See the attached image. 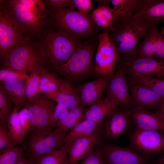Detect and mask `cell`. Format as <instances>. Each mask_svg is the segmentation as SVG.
Returning a JSON list of instances; mask_svg holds the SVG:
<instances>
[{
    "instance_id": "1",
    "label": "cell",
    "mask_w": 164,
    "mask_h": 164,
    "mask_svg": "<svg viewBox=\"0 0 164 164\" xmlns=\"http://www.w3.org/2000/svg\"><path fill=\"white\" fill-rule=\"evenodd\" d=\"M157 25L132 17L111 26L108 30L109 36L118 52V67L122 66L135 59L139 41L151 29Z\"/></svg>"
},
{
    "instance_id": "2",
    "label": "cell",
    "mask_w": 164,
    "mask_h": 164,
    "mask_svg": "<svg viewBox=\"0 0 164 164\" xmlns=\"http://www.w3.org/2000/svg\"><path fill=\"white\" fill-rule=\"evenodd\" d=\"M0 8L16 22L25 34H39L48 22L49 12L42 1H1Z\"/></svg>"
},
{
    "instance_id": "3",
    "label": "cell",
    "mask_w": 164,
    "mask_h": 164,
    "mask_svg": "<svg viewBox=\"0 0 164 164\" xmlns=\"http://www.w3.org/2000/svg\"><path fill=\"white\" fill-rule=\"evenodd\" d=\"M36 49L43 63L56 70L66 63L80 41L52 28L45 32Z\"/></svg>"
},
{
    "instance_id": "4",
    "label": "cell",
    "mask_w": 164,
    "mask_h": 164,
    "mask_svg": "<svg viewBox=\"0 0 164 164\" xmlns=\"http://www.w3.org/2000/svg\"><path fill=\"white\" fill-rule=\"evenodd\" d=\"M69 8L49 13V19L56 31L66 33L77 40L87 38L96 28L91 14L85 15Z\"/></svg>"
},
{
    "instance_id": "5",
    "label": "cell",
    "mask_w": 164,
    "mask_h": 164,
    "mask_svg": "<svg viewBox=\"0 0 164 164\" xmlns=\"http://www.w3.org/2000/svg\"><path fill=\"white\" fill-rule=\"evenodd\" d=\"M94 52L93 45L80 42L67 61L55 70L69 82L83 79L94 72Z\"/></svg>"
},
{
    "instance_id": "6",
    "label": "cell",
    "mask_w": 164,
    "mask_h": 164,
    "mask_svg": "<svg viewBox=\"0 0 164 164\" xmlns=\"http://www.w3.org/2000/svg\"><path fill=\"white\" fill-rule=\"evenodd\" d=\"M4 68L27 73L44 67L43 63L37 51L28 41H22L4 59Z\"/></svg>"
},
{
    "instance_id": "7",
    "label": "cell",
    "mask_w": 164,
    "mask_h": 164,
    "mask_svg": "<svg viewBox=\"0 0 164 164\" xmlns=\"http://www.w3.org/2000/svg\"><path fill=\"white\" fill-rule=\"evenodd\" d=\"M55 128L33 131L25 145L27 156L33 162L51 152L58 150L64 145Z\"/></svg>"
},
{
    "instance_id": "8",
    "label": "cell",
    "mask_w": 164,
    "mask_h": 164,
    "mask_svg": "<svg viewBox=\"0 0 164 164\" xmlns=\"http://www.w3.org/2000/svg\"><path fill=\"white\" fill-rule=\"evenodd\" d=\"M130 147L145 157L164 152V134L136 128L129 135Z\"/></svg>"
},
{
    "instance_id": "9",
    "label": "cell",
    "mask_w": 164,
    "mask_h": 164,
    "mask_svg": "<svg viewBox=\"0 0 164 164\" xmlns=\"http://www.w3.org/2000/svg\"><path fill=\"white\" fill-rule=\"evenodd\" d=\"M98 44L94 58V72L98 76H111L118 61L117 50L108 30L97 35Z\"/></svg>"
},
{
    "instance_id": "10",
    "label": "cell",
    "mask_w": 164,
    "mask_h": 164,
    "mask_svg": "<svg viewBox=\"0 0 164 164\" xmlns=\"http://www.w3.org/2000/svg\"><path fill=\"white\" fill-rule=\"evenodd\" d=\"M56 105L46 95L38 94L31 101L26 104L32 124V131H40L50 128Z\"/></svg>"
},
{
    "instance_id": "11",
    "label": "cell",
    "mask_w": 164,
    "mask_h": 164,
    "mask_svg": "<svg viewBox=\"0 0 164 164\" xmlns=\"http://www.w3.org/2000/svg\"><path fill=\"white\" fill-rule=\"evenodd\" d=\"M0 55L4 59L25 37L20 27L2 8L0 12Z\"/></svg>"
},
{
    "instance_id": "12",
    "label": "cell",
    "mask_w": 164,
    "mask_h": 164,
    "mask_svg": "<svg viewBox=\"0 0 164 164\" xmlns=\"http://www.w3.org/2000/svg\"><path fill=\"white\" fill-rule=\"evenodd\" d=\"M105 164H147L146 158L130 148L107 145L101 148Z\"/></svg>"
},
{
    "instance_id": "13",
    "label": "cell",
    "mask_w": 164,
    "mask_h": 164,
    "mask_svg": "<svg viewBox=\"0 0 164 164\" xmlns=\"http://www.w3.org/2000/svg\"><path fill=\"white\" fill-rule=\"evenodd\" d=\"M118 67L131 75L164 78V62L158 58H136Z\"/></svg>"
},
{
    "instance_id": "14",
    "label": "cell",
    "mask_w": 164,
    "mask_h": 164,
    "mask_svg": "<svg viewBox=\"0 0 164 164\" xmlns=\"http://www.w3.org/2000/svg\"><path fill=\"white\" fill-rule=\"evenodd\" d=\"M124 73L119 68L111 75L107 87L104 97L114 101L119 105L129 108L132 99L128 92Z\"/></svg>"
},
{
    "instance_id": "15",
    "label": "cell",
    "mask_w": 164,
    "mask_h": 164,
    "mask_svg": "<svg viewBox=\"0 0 164 164\" xmlns=\"http://www.w3.org/2000/svg\"><path fill=\"white\" fill-rule=\"evenodd\" d=\"M102 133L107 139L116 140L127 131L131 120L127 111L118 108L106 118Z\"/></svg>"
},
{
    "instance_id": "16",
    "label": "cell",
    "mask_w": 164,
    "mask_h": 164,
    "mask_svg": "<svg viewBox=\"0 0 164 164\" xmlns=\"http://www.w3.org/2000/svg\"><path fill=\"white\" fill-rule=\"evenodd\" d=\"M102 134L101 125L89 135L82 138L69 144L68 164H78L91 150L92 147L99 143Z\"/></svg>"
},
{
    "instance_id": "17",
    "label": "cell",
    "mask_w": 164,
    "mask_h": 164,
    "mask_svg": "<svg viewBox=\"0 0 164 164\" xmlns=\"http://www.w3.org/2000/svg\"><path fill=\"white\" fill-rule=\"evenodd\" d=\"M127 111L131 121L136 128L158 131L164 134V121L157 116L155 113L138 106L130 108Z\"/></svg>"
},
{
    "instance_id": "18",
    "label": "cell",
    "mask_w": 164,
    "mask_h": 164,
    "mask_svg": "<svg viewBox=\"0 0 164 164\" xmlns=\"http://www.w3.org/2000/svg\"><path fill=\"white\" fill-rule=\"evenodd\" d=\"M132 17L157 24L164 22V0H140Z\"/></svg>"
},
{
    "instance_id": "19",
    "label": "cell",
    "mask_w": 164,
    "mask_h": 164,
    "mask_svg": "<svg viewBox=\"0 0 164 164\" xmlns=\"http://www.w3.org/2000/svg\"><path fill=\"white\" fill-rule=\"evenodd\" d=\"M59 85L55 91L46 93L50 99L60 104L69 110L80 105L79 94L77 88L66 79L59 78Z\"/></svg>"
},
{
    "instance_id": "20",
    "label": "cell",
    "mask_w": 164,
    "mask_h": 164,
    "mask_svg": "<svg viewBox=\"0 0 164 164\" xmlns=\"http://www.w3.org/2000/svg\"><path fill=\"white\" fill-rule=\"evenodd\" d=\"M104 76L87 82L77 88L79 94L80 105L83 107L90 105L101 98L109 80Z\"/></svg>"
},
{
    "instance_id": "21",
    "label": "cell",
    "mask_w": 164,
    "mask_h": 164,
    "mask_svg": "<svg viewBox=\"0 0 164 164\" xmlns=\"http://www.w3.org/2000/svg\"><path fill=\"white\" fill-rule=\"evenodd\" d=\"M131 90L137 106L152 107L160 104L164 97L136 82L131 84Z\"/></svg>"
},
{
    "instance_id": "22",
    "label": "cell",
    "mask_w": 164,
    "mask_h": 164,
    "mask_svg": "<svg viewBox=\"0 0 164 164\" xmlns=\"http://www.w3.org/2000/svg\"><path fill=\"white\" fill-rule=\"evenodd\" d=\"M113 100L104 97L98 100L91 105L84 112V118L101 122L114 111L118 106Z\"/></svg>"
},
{
    "instance_id": "23",
    "label": "cell",
    "mask_w": 164,
    "mask_h": 164,
    "mask_svg": "<svg viewBox=\"0 0 164 164\" xmlns=\"http://www.w3.org/2000/svg\"><path fill=\"white\" fill-rule=\"evenodd\" d=\"M1 87L13 103L14 109L18 111L27 102L25 93V84L22 80L2 82Z\"/></svg>"
},
{
    "instance_id": "24",
    "label": "cell",
    "mask_w": 164,
    "mask_h": 164,
    "mask_svg": "<svg viewBox=\"0 0 164 164\" xmlns=\"http://www.w3.org/2000/svg\"><path fill=\"white\" fill-rule=\"evenodd\" d=\"M110 1L114 13V19L111 26L131 18L140 1V0Z\"/></svg>"
},
{
    "instance_id": "25",
    "label": "cell",
    "mask_w": 164,
    "mask_h": 164,
    "mask_svg": "<svg viewBox=\"0 0 164 164\" xmlns=\"http://www.w3.org/2000/svg\"><path fill=\"white\" fill-rule=\"evenodd\" d=\"M84 108L80 105L69 110L67 115L57 122L55 128L62 138L85 119Z\"/></svg>"
},
{
    "instance_id": "26",
    "label": "cell",
    "mask_w": 164,
    "mask_h": 164,
    "mask_svg": "<svg viewBox=\"0 0 164 164\" xmlns=\"http://www.w3.org/2000/svg\"><path fill=\"white\" fill-rule=\"evenodd\" d=\"M101 122L87 119L77 124L68 134L61 138L63 145L69 144L78 139L87 136L94 132Z\"/></svg>"
},
{
    "instance_id": "27",
    "label": "cell",
    "mask_w": 164,
    "mask_h": 164,
    "mask_svg": "<svg viewBox=\"0 0 164 164\" xmlns=\"http://www.w3.org/2000/svg\"><path fill=\"white\" fill-rule=\"evenodd\" d=\"M99 4L91 14L93 20L96 25L109 29L114 19V13L112 8L109 6L110 0H97Z\"/></svg>"
},
{
    "instance_id": "28",
    "label": "cell",
    "mask_w": 164,
    "mask_h": 164,
    "mask_svg": "<svg viewBox=\"0 0 164 164\" xmlns=\"http://www.w3.org/2000/svg\"><path fill=\"white\" fill-rule=\"evenodd\" d=\"M69 144L64 145L60 149L51 152L39 158L36 164H68Z\"/></svg>"
},
{
    "instance_id": "29",
    "label": "cell",
    "mask_w": 164,
    "mask_h": 164,
    "mask_svg": "<svg viewBox=\"0 0 164 164\" xmlns=\"http://www.w3.org/2000/svg\"><path fill=\"white\" fill-rule=\"evenodd\" d=\"M7 123L9 134L15 145L21 143L24 138L18 111L14 108Z\"/></svg>"
},
{
    "instance_id": "30",
    "label": "cell",
    "mask_w": 164,
    "mask_h": 164,
    "mask_svg": "<svg viewBox=\"0 0 164 164\" xmlns=\"http://www.w3.org/2000/svg\"><path fill=\"white\" fill-rule=\"evenodd\" d=\"M44 67L31 73L25 83V93L27 102L33 100L39 93V83L41 70Z\"/></svg>"
},
{
    "instance_id": "31",
    "label": "cell",
    "mask_w": 164,
    "mask_h": 164,
    "mask_svg": "<svg viewBox=\"0 0 164 164\" xmlns=\"http://www.w3.org/2000/svg\"><path fill=\"white\" fill-rule=\"evenodd\" d=\"M132 75L135 82L150 89L164 97V78Z\"/></svg>"
},
{
    "instance_id": "32",
    "label": "cell",
    "mask_w": 164,
    "mask_h": 164,
    "mask_svg": "<svg viewBox=\"0 0 164 164\" xmlns=\"http://www.w3.org/2000/svg\"><path fill=\"white\" fill-rule=\"evenodd\" d=\"M59 85V78L53 73L44 68L41 71L39 80V93L46 94L56 90Z\"/></svg>"
},
{
    "instance_id": "33",
    "label": "cell",
    "mask_w": 164,
    "mask_h": 164,
    "mask_svg": "<svg viewBox=\"0 0 164 164\" xmlns=\"http://www.w3.org/2000/svg\"><path fill=\"white\" fill-rule=\"evenodd\" d=\"M25 148L23 145L21 147H9L2 150L0 151V164H15L23 154Z\"/></svg>"
},
{
    "instance_id": "34",
    "label": "cell",
    "mask_w": 164,
    "mask_h": 164,
    "mask_svg": "<svg viewBox=\"0 0 164 164\" xmlns=\"http://www.w3.org/2000/svg\"><path fill=\"white\" fill-rule=\"evenodd\" d=\"M151 31L155 57L164 62V36L159 32L157 26L152 28Z\"/></svg>"
},
{
    "instance_id": "35",
    "label": "cell",
    "mask_w": 164,
    "mask_h": 164,
    "mask_svg": "<svg viewBox=\"0 0 164 164\" xmlns=\"http://www.w3.org/2000/svg\"><path fill=\"white\" fill-rule=\"evenodd\" d=\"M11 100L2 88L0 87V122L5 123L13 110H12Z\"/></svg>"
},
{
    "instance_id": "36",
    "label": "cell",
    "mask_w": 164,
    "mask_h": 164,
    "mask_svg": "<svg viewBox=\"0 0 164 164\" xmlns=\"http://www.w3.org/2000/svg\"><path fill=\"white\" fill-rule=\"evenodd\" d=\"M29 75L26 73L12 69L3 68L0 70V80L2 82L15 80H27Z\"/></svg>"
},
{
    "instance_id": "37",
    "label": "cell",
    "mask_w": 164,
    "mask_h": 164,
    "mask_svg": "<svg viewBox=\"0 0 164 164\" xmlns=\"http://www.w3.org/2000/svg\"><path fill=\"white\" fill-rule=\"evenodd\" d=\"M42 1L49 13L69 8H74L72 0H46Z\"/></svg>"
},
{
    "instance_id": "38",
    "label": "cell",
    "mask_w": 164,
    "mask_h": 164,
    "mask_svg": "<svg viewBox=\"0 0 164 164\" xmlns=\"http://www.w3.org/2000/svg\"><path fill=\"white\" fill-rule=\"evenodd\" d=\"M79 164H105L101 149L91 150L82 159Z\"/></svg>"
},
{
    "instance_id": "39",
    "label": "cell",
    "mask_w": 164,
    "mask_h": 164,
    "mask_svg": "<svg viewBox=\"0 0 164 164\" xmlns=\"http://www.w3.org/2000/svg\"><path fill=\"white\" fill-rule=\"evenodd\" d=\"M20 122L22 128V135H25L32 129L31 118L27 109L24 107L18 111Z\"/></svg>"
},
{
    "instance_id": "40",
    "label": "cell",
    "mask_w": 164,
    "mask_h": 164,
    "mask_svg": "<svg viewBox=\"0 0 164 164\" xmlns=\"http://www.w3.org/2000/svg\"><path fill=\"white\" fill-rule=\"evenodd\" d=\"M5 123L0 122V150L5 148L15 146Z\"/></svg>"
},
{
    "instance_id": "41",
    "label": "cell",
    "mask_w": 164,
    "mask_h": 164,
    "mask_svg": "<svg viewBox=\"0 0 164 164\" xmlns=\"http://www.w3.org/2000/svg\"><path fill=\"white\" fill-rule=\"evenodd\" d=\"M68 109L64 106L57 103L50 124V128H55L57 122L62 119L68 114Z\"/></svg>"
},
{
    "instance_id": "42",
    "label": "cell",
    "mask_w": 164,
    "mask_h": 164,
    "mask_svg": "<svg viewBox=\"0 0 164 164\" xmlns=\"http://www.w3.org/2000/svg\"><path fill=\"white\" fill-rule=\"evenodd\" d=\"M73 8H77L80 13L85 15L89 13L92 9V1L91 0H72Z\"/></svg>"
},
{
    "instance_id": "43",
    "label": "cell",
    "mask_w": 164,
    "mask_h": 164,
    "mask_svg": "<svg viewBox=\"0 0 164 164\" xmlns=\"http://www.w3.org/2000/svg\"><path fill=\"white\" fill-rule=\"evenodd\" d=\"M33 162L23 154L15 164H32Z\"/></svg>"
},
{
    "instance_id": "44",
    "label": "cell",
    "mask_w": 164,
    "mask_h": 164,
    "mask_svg": "<svg viewBox=\"0 0 164 164\" xmlns=\"http://www.w3.org/2000/svg\"><path fill=\"white\" fill-rule=\"evenodd\" d=\"M155 114L157 116L164 121V98L160 104L159 110Z\"/></svg>"
},
{
    "instance_id": "45",
    "label": "cell",
    "mask_w": 164,
    "mask_h": 164,
    "mask_svg": "<svg viewBox=\"0 0 164 164\" xmlns=\"http://www.w3.org/2000/svg\"><path fill=\"white\" fill-rule=\"evenodd\" d=\"M154 164H164V152L154 163Z\"/></svg>"
},
{
    "instance_id": "46",
    "label": "cell",
    "mask_w": 164,
    "mask_h": 164,
    "mask_svg": "<svg viewBox=\"0 0 164 164\" xmlns=\"http://www.w3.org/2000/svg\"><path fill=\"white\" fill-rule=\"evenodd\" d=\"M162 34L164 36V26L163 27V28H162V32H161Z\"/></svg>"
},
{
    "instance_id": "47",
    "label": "cell",
    "mask_w": 164,
    "mask_h": 164,
    "mask_svg": "<svg viewBox=\"0 0 164 164\" xmlns=\"http://www.w3.org/2000/svg\"><path fill=\"white\" fill-rule=\"evenodd\" d=\"M32 164H36L34 162H33Z\"/></svg>"
}]
</instances>
